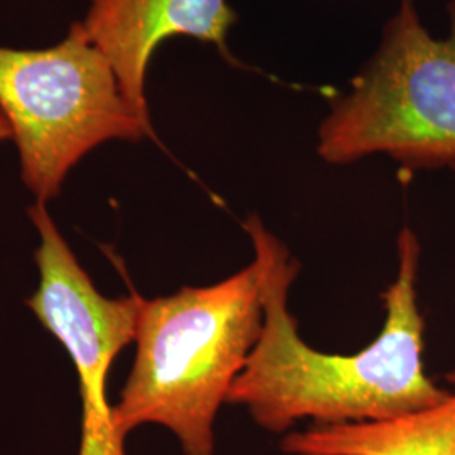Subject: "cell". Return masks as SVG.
I'll list each match as a JSON object with an SVG mask.
<instances>
[{
    "label": "cell",
    "mask_w": 455,
    "mask_h": 455,
    "mask_svg": "<svg viewBox=\"0 0 455 455\" xmlns=\"http://www.w3.org/2000/svg\"><path fill=\"white\" fill-rule=\"evenodd\" d=\"M243 229L260 272L263 327L228 395L229 405L243 407L270 434H289L302 420L317 427L379 422L447 398L449 390L425 373V319L417 299L422 250L411 228L398 235V272L383 293V331L355 355L323 353L302 339L289 309L299 261L260 216H248Z\"/></svg>",
    "instance_id": "1"
},
{
    "label": "cell",
    "mask_w": 455,
    "mask_h": 455,
    "mask_svg": "<svg viewBox=\"0 0 455 455\" xmlns=\"http://www.w3.org/2000/svg\"><path fill=\"white\" fill-rule=\"evenodd\" d=\"M263 327L255 261L221 282L142 300L135 359L114 405L122 435L159 425L184 455H212L214 422Z\"/></svg>",
    "instance_id": "2"
},
{
    "label": "cell",
    "mask_w": 455,
    "mask_h": 455,
    "mask_svg": "<svg viewBox=\"0 0 455 455\" xmlns=\"http://www.w3.org/2000/svg\"><path fill=\"white\" fill-rule=\"evenodd\" d=\"M0 110L37 203L58 197L71 169L101 144L154 135L82 20L51 48L0 46Z\"/></svg>",
    "instance_id": "3"
},
{
    "label": "cell",
    "mask_w": 455,
    "mask_h": 455,
    "mask_svg": "<svg viewBox=\"0 0 455 455\" xmlns=\"http://www.w3.org/2000/svg\"><path fill=\"white\" fill-rule=\"evenodd\" d=\"M451 12V34L435 39L413 0H402L379 49L321 124L324 163L387 154L410 171H455V0Z\"/></svg>",
    "instance_id": "4"
},
{
    "label": "cell",
    "mask_w": 455,
    "mask_h": 455,
    "mask_svg": "<svg viewBox=\"0 0 455 455\" xmlns=\"http://www.w3.org/2000/svg\"><path fill=\"white\" fill-rule=\"evenodd\" d=\"M39 246L34 260L39 285L26 300L37 321L58 341L78 373L82 396V439L78 455H127L125 435L115 425L107 385L115 358L135 341L144 297H107L84 272L52 221L46 203L28 210Z\"/></svg>",
    "instance_id": "5"
},
{
    "label": "cell",
    "mask_w": 455,
    "mask_h": 455,
    "mask_svg": "<svg viewBox=\"0 0 455 455\" xmlns=\"http://www.w3.org/2000/svg\"><path fill=\"white\" fill-rule=\"evenodd\" d=\"M236 19L227 0H88L82 22L114 66L125 97L150 118L146 84L156 49L184 36L214 44L233 61L227 39Z\"/></svg>",
    "instance_id": "6"
},
{
    "label": "cell",
    "mask_w": 455,
    "mask_h": 455,
    "mask_svg": "<svg viewBox=\"0 0 455 455\" xmlns=\"http://www.w3.org/2000/svg\"><path fill=\"white\" fill-rule=\"evenodd\" d=\"M447 398L390 420L344 423L289 432L280 440L285 455H455V371Z\"/></svg>",
    "instance_id": "7"
},
{
    "label": "cell",
    "mask_w": 455,
    "mask_h": 455,
    "mask_svg": "<svg viewBox=\"0 0 455 455\" xmlns=\"http://www.w3.org/2000/svg\"><path fill=\"white\" fill-rule=\"evenodd\" d=\"M9 139H12V132H11L5 115L2 114V110H0V142L9 140Z\"/></svg>",
    "instance_id": "8"
}]
</instances>
